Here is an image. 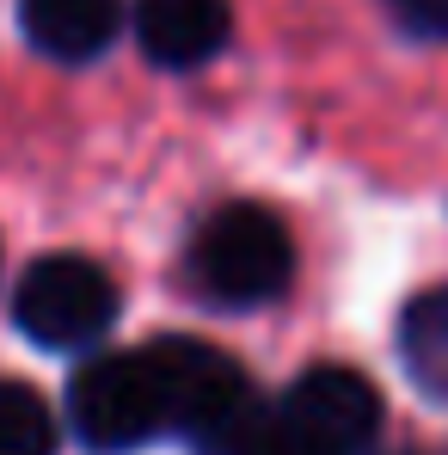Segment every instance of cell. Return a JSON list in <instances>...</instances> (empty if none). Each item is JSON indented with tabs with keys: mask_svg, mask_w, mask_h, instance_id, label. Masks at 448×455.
<instances>
[{
	"mask_svg": "<svg viewBox=\"0 0 448 455\" xmlns=\"http://www.w3.org/2000/svg\"><path fill=\"white\" fill-rule=\"evenodd\" d=\"M399 363L430 400H448V283L405 302V314H399Z\"/></svg>",
	"mask_w": 448,
	"mask_h": 455,
	"instance_id": "8",
	"label": "cell"
},
{
	"mask_svg": "<svg viewBox=\"0 0 448 455\" xmlns=\"http://www.w3.org/2000/svg\"><path fill=\"white\" fill-rule=\"evenodd\" d=\"M68 425L92 455H130L172 431V387L160 345L148 351H98L68 381Z\"/></svg>",
	"mask_w": 448,
	"mask_h": 455,
	"instance_id": "2",
	"label": "cell"
},
{
	"mask_svg": "<svg viewBox=\"0 0 448 455\" xmlns=\"http://www.w3.org/2000/svg\"><path fill=\"white\" fill-rule=\"evenodd\" d=\"M0 455H56V412L25 381H0Z\"/></svg>",
	"mask_w": 448,
	"mask_h": 455,
	"instance_id": "9",
	"label": "cell"
},
{
	"mask_svg": "<svg viewBox=\"0 0 448 455\" xmlns=\"http://www.w3.org/2000/svg\"><path fill=\"white\" fill-rule=\"evenodd\" d=\"M160 363L172 387V431L197 455H233L264 419L252 376L203 339H160Z\"/></svg>",
	"mask_w": 448,
	"mask_h": 455,
	"instance_id": "3",
	"label": "cell"
},
{
	"mask_svg": "<svg viewBox=\"0 0 448 455\" xmlns=\"http://www.w3.org/2000/svg\"><path fill=\"white\" fill-rule=\"evenodd\" d=\"M233 31L227 0H136V37L160 68H203Z\"/></svg>",
	"mask_w": 448,
	"mask_h": 455,
	"instance_id": "6",
	"label": "cell"
},
{
	"mask_svg": "<svg viewBox=\"0 0 448 455\" xmlns=\"http://www.w3.org/2000/svg\"><path fill=\"white\" fill-rule=\"evenodd\" d=\"M117 307H123V296L98 259L43 252L12 290V326L43 351H86L111 332Z\"/></svg>",
	"mask_w": 448,
	"mask_h": 455,
	"instance_id": "4",
	"label": "cell"
},
{
	"mask_svg": "<svg viewBox=\"0 0 448 455\" xmlns=\"http://www.w3.org/2000/svg\"><path fill=\"white\" fill-rule=\"evenodd\" d=\"M387 12L405 37H424V44L448 37V0H387Z\"/></svg>",
	"mask_w": 448,
	"mask_h": 455,
	"instance_id": "11",
	"label": "cell"
},
{
	"mask_svg": "<svg viewBox=\"0 0 448 455\" xmlns=\"http://www.w3.org/2000/svg\"><path fill=\"white\" fill-rule=\"evenodd\" d=\"M233 455H326V450H319V443H307L283 412H264V419L246 431V443H240Z\"/></svg>",
	"mask_w": 448,
	"mask_h": 455,
	"instance_id": "10",
	"label": "cell"
},
{
	"mask_svg": "<svg viewBox=\"0 0 448 455\" xmlns=\"http://www.w3.org/2000/svg\"><path fill=\"white\" fill-rule=\"evenodd\" d=\"M283 419L326 455H363L381 437V394L369 376H357L344 363H313L289 381Z\"/></svg>",
	"mask_w": 448,
	"mask_h": 455,
	"instance_id": "5",
	"label": "cell"
},
{
	"mask_svg": "<svg viewBox=\"0 0 448 455\" xmlns=\"http://www.w3.org/2000/svg\"><path fill=\"white\" fill-rule=\"evenodd\" d=\"M185 271L216 307H264L295 277V240L264 204H216L191 234Z\"/></svg>",
	"mask_w": 448,
	"mask_h": 455,
	"instance_id": "1",
	"label": "cell"
},
{
	"mask_svg": "<svg viewBox=\"0 0 448 455\" xmlns=\"http://www.w3.org/2000/svg\"><path fill=\"white\" fill-rule=\"evenodd\" d=\"M19 31L50 62H92L123 31V0H19Z\"/></svg>",
	"mask_w": 448,
	"mask_h": 455,
	"instance_id": "7",
	"label": "cell"
},
{
	"mask_svg": "<svg viewBox=\"0 0 448 455\" xmlns=\"http://www.w3.org/2000/svg\"><path fill=\"white\" fill-rule=\"evenodd\" d=\"M399 455H412V450H399Z\"/></svg>",
	"mask_w": 448,
	"mask_h": 455,
	"instance_id": "12",
	"label": "cell"
}]
</instances>
